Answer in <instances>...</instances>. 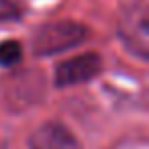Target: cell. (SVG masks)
I'll return each instance as SVG.
<instances>
[{
	"instance_id": "obj_1",
	"label": "cell",
	"mask_w": 149,
	"mask_h": 149,
	"mask_svg": "<svg viewBox=\"0 0 149 149\" xmlns=\"http://www.w3.org/2000/svg\"><path fill=\"white\" fill-rule=\"evenodd\" d=\"M88 39V29L74 21H57L43 25L33 35V51L37 55H55L78 47Z\"/></svg>"
},
{
	"instance_id": "obj_2",
	"label": "cell",
	"mask_w": 149,
	"mask_h": 149,
	"mask_svg": "<svg viewBox=\"0 0 149 149\" xmlns=\"http://www.w3.org/2000/svg\"><path fill=\"white\" fill-rule=\"evenodd\" d=\"M118 35L129 51L139 59H149V0H131L127 6Z\"/></svg>"
},
{
	"instance_id": "obj_3",
	"label": "cell",
	"mask_w": 149,
	"mask_h": 149,
	"mask_svg": "<svg viewBox=\"0 0 149 149\" xmlns=\"http://www.w3.org/2000/svg\"><path fill=\"white\" fill-rule=\"evenodd\" d=\"M102 70V59L96 53H84L78 57H72L63 63L57 65L55 70V84L59 88L65 86H76V84H84L88 80H92L94 76H98V72Z\"/></svg>"
},
{
	"instance_id": "obj_4",
	"label": "cell",
	"mask_w": 149,
	"mask_h": 149,
	"mask_svg": "<svg viewBox=\"0 0 149 149\" xmlns=\"http://www.w3.org/2000/svg\"><path fill=\"white\" fill-rule=\"evenodd\" d=\"M31 149H80V143L61 123H45L31 135Z\"/></svg>"
},
{
	"instance_id": "obj_5",
	"label": "cell",
	"mask_w": 149,
	"mask_h": 149,
	"mask_svg": "<svg viewBox=\"0 0 149 149\" xmlns=\"http://www.w3.org/2000/svg\"><path fill=\"white\" fill-rule=\"evenodd\" d=\"M23 59V45L19 41H2L0 43V68H13Z\"/></svg>"
},
{
	"instance_id": "obj_6",
	"label": "cell",
	"mask_w": 149,
	"mask_h": 149,
	"mask_svg": "<svg viewBox=\"0 0 149 149\" xmlns=\"http://www.w3.org/2000/svg\"><path fill=\"white\" fill-rule=\"evenodd\" d=\"M21 17V6L15 0H0V21H15Z\"/></svg>"
}]
</instances>
